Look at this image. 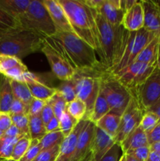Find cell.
<instances>
[{
    "instance_id": "6da1fadb",
    "label": "cell",
    "mask_w": 160,
    "mask_h": 161,
    "mask_svg": "<svg viewBox=\"0 0 160 161\" xmlns=\"http://www.w3.org/2000/svg\"><path fill=\"white\" fill-rule=\"evenodd\" d=\"M98 30V50L100 62L109 71L119 62L123 54L129 31L122 25H112L101 15L96 14Z\"/></svg>"
},
{
    "instance_id": "7a4b0ae2",
    "label": "cell",
    "mask_w": 160,
    "mask_h": 161,
    "mask_svg": "<svg viewBox=\"0 0 160 161\" xmlns=\"http://www.w3.org/2000/svg\"><path fill=\"white\" fill-rule=\"evenodd\" d=\"M64 9L74 32L90 45L96 52L98 50V30L97 11L87 6L84 1L58 0Z\"/></svg>"
},
{
    "instance_id": "3957f363",
    "label": "cell",
    "mask_w": 160,
    "mask_h": 161,
    "mask_svg": "<svg viewBox=\"0 0 160 161\" xmlns=\"http://www.w3.org/2000/svg\"><path fill=\"white\" fill-rule=\"evenodd\" d=\"M44 38L35 31L18 27L0 36V54L20 59L41 50Z\"/></svg>"
},
{
    "instance_id": "277c9868",
    "label": "cell",
    "mask_w": 160,
    "mask_h": 161,
    "mask_svg": "<svg viewBox=\"0 0 160 161\" xmlns=\"http://www.w3.org/2000/svg\"><path fill=\"white\" fill-rule=\"evenodd\" d=\"M53 37L62 44L77 70L104 69L97 58L96 50L74 31L56 32Z\"/></svg>"
},
{
    "instance_id": "5b68a950",
    "label": "cell",
    "mask_w": 160,
    "mask_h": 161,
    "mask_svg": "<svg viewBox=\"0 0 160 161\" xmlns=\"http://www.w3.org/2000/svg\"><path fill=\"white\" fill-rule=\"evenodd\" d=\"M41 51L50 63L52 72L61 81L73 79L77 71L75 64L62 44L55 37H45L42 40Z\"/></svg>"
},
{
    "instance_id": "8992f818",
    "label": "cell",
    "mask_w": 160,
    "mask_h": 161,
    "mask_svg": "<svg viewBox=\"0 0 160 161\" xmlns=\"http://www.w3.org/2000/svg\"><path fill=\"white\" fill-rule=\"evenodd\" d=\"M19 27L30 30L43 37H53L56 31L43 2L31 0L28 9L17 19Z\"/></svg>"
},
{
    "instance_id": "52a82bcc",
    "label": "cell",
    "mask_w": 160,
    "mask_h": 161,
    "mask_svg": "<svg viewBox=\"0 0 160 161\" xmlns=\"http://www.w3.org/2000/svg\"><path fill=\"white\" fill-rule=\"evenodd\" d=\"M100 92L109 105L110 113L119 116H122L133 97L130 90L115 75L106 70L101 73Z\"/></svg>"
},
{
    "instance_id": "ba28073f",
    "label": "cell",
    "mask_w": 160,
    "mask_h": 161,
    "mask_svg": "<svg viewBox=\"0 0 160 161\" xmlns=\"http://www.w3.org/2000/svg\"><path fill=\"white\" fill-rule=\"evenodd\" d=\"M104 70H77L72 79L75 85L77 98L86 105V119L92 113L96 99L100 94V77Z\"/></svg>"
},
{
    "instance_id": "9c48e42d",
    "label": "cell",
    "mask_w": 160,
    "mask_h": 161,
    "mask_svg": "<svg viewBox=\"0 0 160 161\" xmlns=\"http://www.w3.org/2000/svg\"><path fill=\"white\" fill-rule=\"evenodd\" d=\"M158 32L150 31L143 28L136 31H129L123 54L119 62L108 72L117 75L122 70L135 62L143 49L157 36Z\"/></svg>"
},
{
    "instance_id": "30bf717a",
    "label": "cell",
    "mask_w": 160,
    "mask_h": 161,
    "mask_svg": "<svg viewBox=\"0 0 160 161\" xmlns=\"http://www.w3.org/2000/svg\"><path fill=\"white\" fill-rule=\"evenodd\" d=\"M144 113L145 111L136 97L133 95L130 104L121 116L120 124L115 137V142L121 143L133 130L139 127Z\"/></svg>"
},
{
    "instance_id": "8fae6325",
    "label": "cell",
    "mask_w": 160,
    "mask_h": 161,
    "mask_svg": "<svg viewBox=\"0 0 160 161\" xmlns=\"http://www.w3.org/2000/svg\"><path fill=\"white\" fill-rule=\"evenodd\" d=\"M156 67V64H148L135 61L115 76L133 94Z\"/></svg>"
},
{
    "instance_id": "7c38bea8",
    "label": "cell",
    "mask_w": 160,
    "mask_h": 161,
    "mask_svg": "<svg viewBox=\"0 0 160 161\" xmlns=\"http://www.w3.org/2000/svg\"><path fill=\"white\" fill-rule=\"evenodd\" d=\"M144 111H147L160 99V70L155 68L150 76L133 94Z\"/></svg>"
},
{
    "instance_id": "4fadbf2b",
    "label": "cell",
    "mask_w": 160,
    "mask_h": 161,
    "mask_svg": "<svg viewBox=\"0 0 160 161\" xmlns=\"http://www.w3.org/2000/svg\"><path fill=\"white\" fill-rule=\"evenodd\" d=\"M95 129V124L87 119L78 136L71 161H92V146Z\"/></svg>"
},
{
    "instance_id": "5bb4252c",
    "label": "cell",
    "mask_w": 160,
    "mask_h": 161,
    "mask_svg": "<svg viewBox=\"0 0 160 161\" xmlns=\"http://www.w3.org/2000/svg\"><path fill=\"white\" fill-rule=\"evenodd\" d=\"M42 2L53 20L56 32L73 31L67 15L58 0H42Z\"/></svg>"
},
{
    "instance_id": "9a60e30c",
    "label": "cell",
    "mask_w": 160,
    "mask_h": 161,
    "mask_svg": "<svg viewBox=\"0 0 160 161\" xmlns=\"http://www.w3.org/2000/svg\"><path fill=\"white\" fill-rule=\"evenodd\" d=\"M87 119H83L78 122L68 136L65 137L62 144L60 146V153L56 161H71L76 147L77 141Z\"/></svg>"
},
{
    "instance_id": "2e32d148",
    "label": "cell",
    "mask_w": 160,
    "mask_h": 161,
    "mask_svg": "<svg viewBox=\"0 0 160 161\" xmlns=\"http://www.w3.org/2000/svg\"><path fill=\"white\" fill-rule=\"evenodd\" d=\"M144 10V28L150 31L160 30V6L158 1L142 0Z\"/></svg>"
},
{
    "instance_id": "e0dca14e",
    "label": "cell",
    "mask_w": 160,
    "mask_h": 161,
    "mask_svg": "<svg viewBox=\"0 0 160 161\" xmlns=\"http://www.w3.org/2000/svg\"><path fill=\"white\" fill-rule=\"evenodd\" d=\"M97 12L111 25H122L125 13L121 8L120 0H103Z\"/></svg>"
},
{
    "instance_id": "ac0fdd59",
    "label": "cell",
    "mask_w": 160,
    "mask_h": 161,
    "mask_svg": "<svg viewBox=\"0 0 160 161\" xmlns=\"http://www.w3.org/2000/svg\"><path fill=\"white\" fill-rule=\"evenodd\" d=\"M115 143L114 138L109 136L96 126L92 146V161H99Z\"/></svg>"
},
{
    "instance_id": "d6986e66",
    "label": "cell",
    "mask_w": 160,
    "mask_h": 161,
    "mask_svg": "<svg viewBox=\"0 0 160 161\" xmlns=\"http://www.w3.org/2000/svg\"><path fill=\"white\" fill-rule=\"evenodd\" d=\"M24 80L28 85L30 92L34 98L47 102L56 93V88L50 87L39 81L31 72H27Z\"/></svg>"
},
{
    "instance_id": "ffe728a7",
    "label": "cell",
    "mask_w": 160,
    "mask_h": 161,
    "mask_svg": "<svg viewBox=\"0 0 160 161\" xmlns=\"http://www.w3.org/2000/svg\"><path fill=\"white\" fill-rule=\"evenodd\" d=\"M122 26L128 31H136L144 28V10L141 1H137L124 14Z\"/></svg>"
},
{
    "instance_id": "44dd1931",
    "label": "cell",
    "mask_w": 160,
    "mask_h": 161,
    "mask_svg": "<svg viewBox=\"0 0 160 161\" xmlns=\"http://www.w3.org/2000/svg\"><path fill=\"white\" fill-rule=\"evenodd\" d=\"M123 153L137 148L149 146L147 134L140 127L133 130L123 141L119 143Z\"/></svg>"
},
{
    "instance_id": "7402d4cb",
    "label": "cell",
    "mask_w": 160,
    "mask_h": 161,
    "mask_svg": "<svg viewBox=\"0 0 160 161\" xmlns=\"http://www.w3.org/2000/svg\"><path fill=\"white\" fill-rule=\"evenodd\" d=\"M13 100L10 80L0 73V113H9Z\"/></svg>"
},
{
    "instance_id": "603a6c76",
    "label": "cell",
    "mask_w": 160,
    "mask_h": 161,
    "mask_svg": "<svg viewBox=\"0 0 160 161\" xmlns=\"http://www.w3.org/2000/svg\"><path fill=\"white\" fill-rule=\"evenodd\" d=\"M31 0H0V7L17 20L28 9Z\"/></svg>"
},
{
    "instance_id": "cb8c5ba5",
    "label": "cell",
    "mask_w": 160,
    "mask_h": 161,
    "mask_svg": "<svg viewBox=\"0 0 160 161\" xmlns=\"http://www.w3.org/2000/svg\"><path fill=\"white\" fill-rule=\"evenodd\" d=\"M120 120L121 116L115 113H109L97 121L95 125L115 139Z\"/></svg>"
},
{
    "instance_id": "d4e9b609",
    "label": "cell",
    "mask_w": 160,
    "mask_h": 161,
    "mask_svg": "<svg viewBox=\"0 0 160 161\" xmlns=\"http://www.w3.org/2000/svg\"><path fill=\"white\" fill-rule=\"evenodd\" d=\"M158 45H159V41L157 34V36L143 49L135 61L148 64H156Z\"/></svg>"
},
{
    "instance_id": "484cf974",
    "label": "cell",
    "mask_w": 160,
    "mask_h": 161,
    "mask_svg": "<svg viewBox=\"0 0 160 161\" xmlns=\"http://www.w3.org/2000/svg\"><path fill=\"white\" fill-rule=\"evenodd\" d=\"M10 84L12 86L14 97L24 103L28 106H30V104L32 102L34 97L31 95L27 83L24 81L10 80Z\"/></svg>"
},
{
    "instance_id": "4316f807",
    "label": "cell",
    "mask_w": 160,
    "mask_h": 161,
    "mask_svg": "<svg viewBox=\"0 0 160 161\" xmlns=\"http://www.w3.org/2000/svg\"><path fill=\"white\" fill-rule=\"evenodd\" d=\"M109 113V105H108L105 97H104V95L100 91V94H99L98 97L96 99V102L94 103L92 113H91L90 116H89L87 119L93 123L94 124H96L97 121L100 120L103 116H104L105 115Z\"/></svg>"
},
{
    "instance_id": "83f0119b",
    "label": "cell",
    "mask_w": 160,
    "mask_h": 161,
    "mask_svg": "<svg viewBox=\"0 0 160 161\" xmlns=\"http://www.w3.org/2000/svg\"><path fill=\"white\" fill-rule=\"evenodd\" d=\"M64 138L65 136L61 130L48 132L39 140L41 150H45V149H51L54 146H61Z\"/></svg>"
},
{
    "instance_id": "f1b7e54d",
    "label": "cell",
    "mask_w": 160,
    "mask_h": 161,
    "mask_svg": "<svg viewBox=\"0 0 160 161\" xmlns=\"http://www.w3.org/2000/svg\"><path fill=\"white\" fill-rule=\"evenodd\" d=\"M29 118V134L31 140H40L46 134L45 125L42 122L39 116H30Z\"/></svg>"
},
{
    "instance_id": "f546056e",
    "label": "cell",
    "mask_w": 160,
    "mask_h": 161,
    "mask_svg": "<svg viewBox=\"0 0 160 161\" xmlns=\"http://www.w3.org/2000/svg\"><path fill=\"white\" fill-rule=\"evenodd\" d=\"M56 92L59 93L62 96L67 104L77 98L75 85L72 80L62 81L61 84L57 87H56Z\"/></svg>"
},
{
    "instance_id": "4dcf8cb0",
    "label": "cell",
    "mask_w": 160,
    "mask_h": 161,
    "mask_svg": "<svg viewBox=\"0 0 160 161\" xmlns=\"http://www.w3.org/2000/svg\"><path fill=\"white\" fill-rule=\"evenodd\" d=\"M66 111L78 121L82 120L85 118L86 114V105L78 98H75L72 102L67 104Z\"/></svg>"
},
{
    "instance_id": "1f68e13d",
    "label": "cell",
    "mask_w": 160,
    "mask_h": 161,
    "mask_svg": "<svg viewBox=\"0 0 160 161\" xmlns=\"http://www.w3.org/2000/svg\"><path fill=\"white\" fill-rule=\"evenodd\" d=\"M20 138H9L2 136L0 138V159L9 160L11 159L13 147Z\"/></svg>"
},
{
    "instance_id": "d6a6232c",
    "label": "cell",
    "mask_w": 160,
    "mask_h": 161,
    "mask_svg": "<svg viewBox=\"0 0 160 161\" xmlns=\"http://www.w3.org/2000/svg\"><path fill=\"white\" fill-rule=\"evenodd\" d=\"M18 27L17 20L0 7V36Z\"/></svg>"
},
{
    "instance_id": "836d02e7",
    "label": "cell",
    "mask_w": 160,
    "mask_h": 161,
    "mask_svg": "<svg viewBox=\"0 0 160 161\" xmlns=\"http://www.w3.org/2000/svg\"><path fill=\"white\" fill-rule=\"evenodd\" d=\"M31 138L29 136H23L17 142L13 147L11 159L19 161L22 158L31 144Z\"/></svg>"
},
{
    "instance_id": "e575fe53",
    "label": "cell",
    "mask_w": 160,
    "mask_h": 161,
    "mask_svg": "<svg viewBox=\"0 0 160 161\" xmlns=\"http://www.w3.org/2000/svg\"><path fill=\"white\" fill-rule=\"evenodd\" d=\"M60 121V130L64 134L65 137L68 136L72 130H74L77 124L79 121L75 119V118L72 117L67 111L62 115L59 119Z\"/></svg>"
},
{
    "instance_id": "d590c367",
    "label": "cell",
    "mask_w": 160,
    "mask_h": 161,
    "mask_svg": "<svg viewBox=\"0 0 160 161\" xmlns=\"http://www.w3.org/2000/svg\"><path fill=\"white\" fill-rule=\"evenodd\" d=\"M49 104L51 105L53 111L56 117L60 119V118L66 112V107H67V102L64 101L62 96L56 92L50 100L47 101Z\"/></svg>"
},
{
    "instance_id": "8d00e7d4",
    "label": "cell",
    "mask_w": 160,
    "mask_h": 161,
    "mask_svg": "<svg viewBox=\"0 0 160 161\" xmlns=\"http://www.w3.org/2000/svg\"><path fill=\"white\" fill-rule=\"evenodd\" d=\"M160 122V118L155 113L150 111H146L143 116L139 127L145 132L149 133L158 123Z\"/></svg>"
},
{
    "instance_id": "74e56055",
    "label": "cell",
    "mask_w": 160,
    "mask_h": 161,
    "mask_svg": "<svg viewBox=\"0 0 160 161\" xmlns=\"http://www.w3.org/2000/svg\"><path fill=\"white\" fill-rule=\"evenodd\" d=\"M13 124L19 129L22 135L29 136V118L27 114L10 115Z\"/></svg>"
},
{
    "instance_id": "f35d334b",
    "label": "cell",
    "mask_w": 160,
    "mask_h": 161,
    "mask_svg": "<svg viewBox=\"0 0 160 161\" xmlns=\"http://www.w3.org/2000/svg\"><path fill=\"white\" fill-rule=\"evenodd\" d=\"M27 72H28V68L21 61L20 64L16 65L15 67L12 68L11 69L4 72L3 75H6L10 80H17V81H24V75Z\"/></svg>"
},
{
    "instance_id": "ab89813d",
    "label": "cell",
    "mask_w": 160,
    "mask_h": 161,
    "mask_svg": "<svg viewBox=\"0 0 160 161\" xmlns=\"http://www.w3.org/2000/svg\"><path fill=\"white\" fill-rule=\"evenodd\" d=\"M21 62V60L15 57L0 54V73L3 74L6 71L15 67Z\"/></svg>"
},
{
    "instance_id": "60d3db41",
    "label": "cell",
    "mask_w": 160,
    "mask_h": 161,
    "mask_svg": "<svg viewBox=\"0 0 160 161\" xmlns=\"http://www.w3.org/2000/svg\"><path fill=\"white\" fill-rule=\"evenodd\" d=\"M41 151L42 150H41L40 145H39V140H31L28 150L19 161H33L40 153Z\"/></svg>"
},
{
    "instance_id": "b9f144b4",
    "label": "cell",
    "mask_w": 160,
    "mask_h": 161,
    "mask_svg": "<svg viewBox=\"0 0 160 161\" xmlns=\"http://www.w3.org/2000/svg\"><path fill=\"white\" fill-rule=\"evenodd\" d=\"M123 152L119 143L115 142L99 161H120Z\"/></svg>"
},
{
    "instance_id": "7bdbcfd3",
    "label": "cell",
    "mask_w": 160,
    "mask_h": 161,
    "mask_svg": "<svg viewBox=\"0 0 160 161\" xmlns=\"http://www.w3.org/2000/svg\"><path fill=\"white\" fill-rule=\"evenodd\" d=\"M60 153V146L41 151L33 161H56Z\"/></svg>"
},
{
    "instance_id": "ee69618b",
    "label": "cell",
    "mask_w": 160,
    "mask_h": 161,
    "mask_svg": "<svg viewBox=\"0 0 160 161\" xmlns=\"http://www.w3.org/2000/svg\"><path fill=\"white\" fill-rule=\"evenodd\" d=\"M29 112V106L25 105L22 102L19 101L18 99L14 97V100L11 105L9 114L10 115H20V114H27L28 115Z\"/></svg>"
},
{
    "instance_id": "f6af8a7d",
    "label": "cell",
    "mask_w": 160,
    "mask_h": 161,
    "mask_svg": "<svg viewBox=\"0 0 160 161\" xmlns=\"http://www.w3.org/2000/svg\"><path fill=\"white\" fill-rule=\"evenodd\" d=\"M45 103H46V102H45V101L33 98L32 102L30 104L28 115H30V116H39L42 113Z\"/></svg>"
},
{
    "instance_id": "bcb514c9",
    "label": "cell",
    "mask_w": 160,
    "mask_h": 161,
    "mask_svg": "<svg viewBox=\"0 0 160 161\" xmlns=\"http://www.w3.org/2000/svg\"><path fill=\"white\" fill-rule=\"evenodd\" d=\"M150 152L151 151L149 146H147L137 148V149H133V150L128 151V152L125 153L131 154V155H133L135 158L137 159L139 161H145L146 159L148 157Z\"/></svg>"
},
{
    "instance_id": "7dc6e473",
    "label": "cell",
    "mask_w": 160,
    "mask_h": 161,
    "mask_svg": "<svg viewBox=\"0 0 160 161\" xmlns=\"http://www.w3.org/2000/svg\"><path fill=\"white\" fill-rule=\"evenodd\" d=\"M55 116L54 113L53 111V108H52L51 105L46 102L45 106H44L43 109H42V113L40 114V117L42 119V122L44 123L45 125H46Z\"/></svg>"
},
{
    "instance_id": "c3c4849f",
    "label": "cell",
    "mask_w": 160,
    "mask_h": 161,
    "mask_svg": "<svg viewBox=\"0 0 160 161\" xmlns=\"http://www.w3.org/2000/svg\"><path fill=\"white\" fill-rule=\"evenodd\" d=\"M147 137L149 146L160 142V122L149 133L147 134Z\"/></svg>"
},
{
    "instance_id": "681fc988",
    "label": "cell",
    "mask_w": 160,
    "mask_h": 161,
    "mask_svg": "<svg viewBox=\"0 0 160 161\" xmlns=\"http://www.w3.org/2000/svg\"><path fill=\"white\" fill-rule=\"evenodd\" d=\"M13 125L12 119L9 113H0V130L3 132L7 130Z\"/></svg>"
},
{
    "instance_id": "f907efd6",
    "label": "cell",
    "mask_w": 160,
    "mask_h": 161,
    "mask_svg": "<svg viewBox=\"0 0 160 161\" xmlns=\"http://www.w3.org/2000/svg\"><path fill=\"white\" fill-rule=\"evenodd\" d=\"M3 136L9 137V138H21L24 135H22V133L19 130V129L13 124L7 130L4 132Z\"/></svg>"
},
{
    "instance_id": "816d5d0a",
    "label": "cell",
    "mask_w": 160,
    "mask_h": 161,
    "mask_svg": "<svg viewBox=\"0 0 160 161\" xmlns=\"http://www.w3.org/2000/svg\"><path fill=\"white\" fill-rule=\"evenodd\" d=\"M45 130H46V133H48V132H53L56 131V130H60L59 119H58L57 117H56V116H54V117L45 125Z\"/></svg>"
},
{
    "instance_id": "f5cc1de1",
    "label": "cell",
    "mask_w": 160,
    "mask_h": 161,
    "mask_svg": "<svg viewBox=\"0 0 160 161\" xmlns=\"http://www.w3.org/2000/svg\"><path fill=\"white\" fill-rule=\"evenodd\" d=\"M84 3L91 9H93L96 11H97L101 6L103 0H86V1H84Z\"/></svg>"
},
{
    "instance_id": "db71d44e",
    "label": "cell",
    "mask_w": 160,
    "mask_h": 161,
    "mask_svg": "<svg viewBox=\"0 0 160 161\" xmlns=\"http://www.w3.org/2000/svg\"><path fill=\"white\" fill-rule=\"evenodd\" d=\"M137 1L136 0H120V6L124 13L126 12L129 9L132 7Z\"/></svg>"
},
{
    "instance_id": "11a10c76",
    "label": "cell",
    "mask_w": 160,
    "mask_h": 161,
    "mask_svg": "<svg viewBox=\"0 0 160 161\" xmlns=\"http://www.w3.org/2000/svg\"><path fill=\"white\" fill-rule=\"evenodd\" d=\"M145 161H160V153L150 152Z\"/></svg>"
},
{
    "instance_id": "9f6ffc18",
    "label": "cell",
    "mask_w": 160,
    "mask_h": 161,
    "mask_svg": "<svg viewBox=\"0 0 160 161\" xmlns=\"http://www.w3.org/2000/svg\"><path fill=\"white\" fill-rule=\"evenodd\" d=\"M147 111H150V112H152V113H155V114L160 118V99L158 100V102H157L156 104H155V105H154L152 108H149Z\"/></svg>"
},
{
    "instance_id": "6f0895ef",
    "label": "cell",
    "mask_w": 160,
    "mask_h": 161,
    "mask_svg": "<svg viewBox=\"0 0 160 161\" xmlns=\"http://www.w3.org/2000/svg\"><path fill=\"white\" fill-rule=\"evenodd\" d=\"M149 148H150L151 152L160 153V142L151 145V146H149Z\"/></svg>"
},
{
    "instance_id": "680465c9",
    "label": "cell",
    "mask_w": 160,
    "mask_h": 161,
    "mask_svg": "<svg viewBox=\"0 0 160 161\" xmlns=\"http://www.w3.org/2000/svg\"><path fill=\"white\" fill-rule=\"evenodd\" d=\"M125 156V158H126V161H139L137 159L135 158L133 155L130 153H124Z\"/></svg>"
},
{
    "instance_id": "91938a15",
    "label": "cell",
    "mask_w": 160,
    "mask_h": 161,
    "mask_svg": "<svg viewBox=\"0 0 160 161\" xmlns=\"http://www.w3.org/2000/svg\"><path fill=\"white\" fill-rule=\"evenodd\" d=\"M156 64L158 69L160 70V43L158 45V55H157V60H156Z\"/></svg>"
},
{
    "instance_id": "94428289",
    "label": "cell",
    "mask_w": 160,
    "mask_h": 161,
    "mask_svg": "<svg viewBox=\"0 0 160 161\" xmlns=\"http://www.w3.org/2000/svg\"><path fill=\"white\" fill-rule=\"evenodd\" d=\"M120 161H126V158H125V154H124V153H123V155H122V158H121Z\"/></svg>"
},
{
    "instance_id": "6125c7cd",
    "label": "cell",
    "mask_w": 160,
    "mask_h": 161,
    "mask_svg": "<svg viewBox=\"0 0 160 161\" xmlns=\"http://www.w3.org/2000/svg\"><path fill=\"white\" fill-rule=\"evenodd\" d=\"M158 41H159V43H160V30L158 31Z\"/></svg>"
},
{
    "instance_id": "be15d7a7",
    "label": "cell",
    "mask_w": 160,
    "mask_h": 161,
    "mask_svg": "<svg viewBox=\"0 0 160 161\" xmlns=\"http://www.w3.org/2000/svg\"><path fill=\"white\" fill-rule=\"evenodd\" d=\"M3 134H4V132H3L1 130H0V138H1V137L3 136Z\"/></svg>"
},
{
    "instance_id": "e7e4bbea",
    "label": "cell",
    "mask_w": 160,
    "mask_h": 161,
    "mask_svg": "<svg viewBox=\"0 0 160 161\" xmlns=\"http://www.w3.org/2000/svg\"><path fill=\"white\" fill-rule=\"evenodd\" d=\"M3 161H16V160H12V159H9V160H3Z\"/></svg>"
},
{
    "instance_id": "03108f58",
    "label": "cell",
    "mask_w": 160,
    "mask_h": 161,
    "mask_svg": "<svg viewBox=\"0 0 160 161\" xmlns=\"http://www.w3.org/2000/svg\"><path fill=\"white\" fill-rule=\"evenodd\" d=\"M0 161H3V160H2V159H0Z\"/></svg>"
},
{
    "instance_id": "003e7915",
    "label": "cell",
    "mask_w": 160,
    "mask_h": 161,
    "mask_svg": "<svg viewBox=\"0 0 160 161\" xmlns=\"http://www.w3.org/2000/svg\"><path fill=\"white\" fill-rule=\"evenodd\" d=\"M158 3H159V4H160V1H158Z\"/></svg>"
}]
</instances>
